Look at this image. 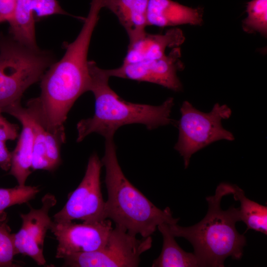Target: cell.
Listing matches in <instances>:
<instances>
[{
  "label": "cell",
  "instance_id": "cell-3",
  "mask_svg": "<svg viewBox=\"0 0 267 267\" xmlns=\"http://www.w3.org/2000/svg\"><path fill=\"white\" fill-rule=\"evenodd\" d=\"M105 139L101 161L105 169L107 219L129 233L142 237L151 236L162 223H177L179 219L173 217L169 207L158 208L129 181L119 164L113 138Z\"/></svg>",
  "mask_w": 267,
  "mask_h": 267
},
{
  "label": "cell",
  "instance_id": "cell-18",
  "mask_svg": "<svg viewBox=\"0 0 267 267\" xmlns=\"http://www.w3.org/2000/svg\"><path fill=\"white\" fill-rule=\"evenodd\" d=\"M239 201L241 221L247 225V230L253 229L267 234V207L248 199L243 189L233 185L232 194Z\"/></svg>",
  "mask_w": 267,
  "mask_h": 267
},
{
  "label": "cell",
  "instance_id": "cell-15",
  "mask_svg": "<svg viewBox=\"0 0 267 267\" xmlns=\"http://www.w3.org/2000/svg\"><path fill=\"white\" fill-rule=\"evenodd\" d=\"M149 0H103V7L111 10L126 30L129 41L139 36L147 26Z\"/></svg>",
  "mask_w": 267,
  "mask_h": 267
},
{
  "label": "cell",
  "instance_id": "cell-24",
  "mask_svg": "<svg viewBox=\"0 0 267 267\" xmlns=\"http://www.w3.org/2000/svg\"><path fill=\"white\" fill-rule=\"evenodd\" d=\"M5 142L0 140V168L8 171L11 166V152L8 151Z\"/></svg>",
  "mask_w": 267,
  "mask_h": 267
},
{
  "label": "cell",
  "instance_id": "cell-8",
  "mask_svg": "<svg viewBox=\"0 0 267 267\" xmlns=\"http://www.w3.org/2000/svg\"><path fill=\"white\" fill-rule=\"evenodd\" d=\"M181 52L175 47L162 58L124 64L113 69H106L108 75L161 85L175 91H180L182 86L177 72L183 68L180 58Z\"/></svg>",
  "mask_w": 267,
  "mask_h": 267
},
{
  "label": "cell",
  "instance_id": "cell-1",
  "mask_svg": "<svg viewBox=\"0 0 267 267\" xmlns=\"http://www.w3.org/2000/svg\"><path fill=\"white\" fill-rule=\"evenodd\" d=\"M89 91L94 96L95 110L92 117L82 119L78 123V142L93 133L102 135L105 139L113 138L120 127L128 124H141L147 129L153 130L175 123L171 118L174 105L172 97L159 106L126 101L109 86L110 77L106 69L100 68L93 61H89Z\"/></svg>",
  "mask_w": 267,
  "mask_h": 267
},
{
  "label": "cell",
  "instance_id": "cell-10",
  "mask_svg": "<svg viewBox=\"0 0 267 267\" xmlns=\"http://www.w3.org/2000/svg\"><path fill=\"white\" fill-rule=\"evenodd\" d=\"M56 202L53 195H44L40 208L31 207L28 213L20 214L21 227L16 233H13L18 254L31 257L39 266L46 263L43 254L44 242L47 231L50 229L53 222L48 215L49 211Z\"/></svg>",
  "mask_w": 267,
  "mask_h": 267
},
{
  "label": "cell",
  "instance_id": "cell-9",
  "mask_svg": "<svg viewBox=\"0 0 267 267\" xmlns=\"http://www.w3.org/2000/svg\"><path fill=\"white\" fill-rule=\"evenodd\" d=\"M112 228V222L107 219L82 223L53 221L50 230L58 242L55 257L63 259L73 253L102 248Z\"/></svg>",
  "mask_w": 267,
  "mask_h": 267
},
{
  "label": "cell",
  "instance_id": "cell-14",
  "mask_svg": "<svg viewBox=\"0 0 267 267\" xmlns=\"http://www.w3.org/2000/svg\"><path fill=\"white\" fill-rule=\"evenodd\" d=\"M34 133L32 170L53 171L61 162L60 146L65 141L49 132L26 107Z\"/></svg>",
  "mask_w": 267,
  "mask_h": 267
},
{
  "label": "cell",
  "instance_id": "cell-2",
  "mask_svg": "<svg viewBox=\"0 0 267 267\" xmlns=\"http://www.w3.org/2000/svg\"><path fill=\"white\" fill-rule=\"evenodd\" d=\"M232 191V184L221 183L215 195L206 198L208 210L200 222L188 227L169 224L175 237L184 238L192 244L200 267H222L227 258L239 260L243 256L246 237L235 227L241 221L239 208L231 206L223 210L221 206L222 197Z\"/></svg>",
  "mask_w": 267,
  "mask_h": 267
},
{
  "label": "cell",
  "instance_id": "cell-17",
  "mask_svg": "<svg viewBox=\"0 0 267 267\" xmlns=\"http://www.w3.org/2000/svg\"><path fill=\"white\" fill-rule=\"evenodd\" d=\"M32 1L16 0L13 16L8 22L12 39L26 46L37 48L35 19L31 9Z\"/></svg>",
  "mask_w": 267,
  "mask_h": 267
},
{
  "label": "cell",
  "instance_id": "cell-11",
  "mask_svg": "<svg viewBox=\"0 0 267 267\" xmlns=\"http://www.w3.org/2000/svg\"><path fill=\"white\" fill-rule=\"evenodd\" d=\"M3 112L15 117L22 126V131L14 150L11 152L10 174L17 181L18 185H25L31 174L34 147V133L28 111L20 102L13 104L3 109Z\"/></svg>",
  "mask_w": 267,
  "mask_h": 267
},
{
  "label": "cell",
  "instance_id": "cell-13",
  "mask_svg": "<svg viewBox=\"0 0 267 267\" xmlns=\"http://www.w3.org/2000/svg\"><path fill=\"white\" fill-rule=\"evenodd\" d=\"M203 9L192 8L172 0H149L147 11V26L160 27L189 24L201 25Z\"/></svg>",
  "mask_w": 267,
  "mask_h": 267
},
{
  "label": "cell",
  "instance_id": "cell-7",
  "mask_svg": "<svg viewBox=\"0 0 267 267\" xmlns=\"http://www.w3.org/2000/svg\"><path fill=\"white\" fill-rule=\"evenodd\" d=\"M102 166L97 154L93 153L89 158L82 180L63 208L54 215V222L80 220L84 222L93 223L107 219L100 179Z\"/></svg>",
  "mask_w": 267,
  "mask_h": 267
},
{
  "label": "cell",
  "instance_id": "cell-5",
  "mask_svg": "<svg viewBox=\"0 0 267 267\" xmlns=\"http://www.w3.org/2000/svg\"><path fill=\"white\" fill-rule=\"evenodd\" d=\"M180 111L179 134L174 148L183 157L185 169L197 151L219 140H234L232 134L222 124V120L228 119L231 115V110L226 105L217 103L210 112L204 113L185 101Z\"/></svg>",
  "mask_w": 267,
  "mask_h": 267
},
{
  "label": "cell",
  "instance_id": "cell-23",
  "mask_svg": "<svg viewBox=\"0 0 267 267\" xmlns=\"http://www.w3.org/2000/svg\"><path fill=\"white\" fill-rule=\"evenodd\" d=\"M0 111V140H15L18 136L19 127L17 125L11 123L6 120Z\"/></svg>",
  "mask_w": 267,
  "mask_h": 267
},
{
  "label": "cell",
  "instance_id": "cell-6",
  "mask_svg": "<svg viewBox=\"0 0 267 267\" xmlns=\"http://www.w3.org/2000/svg\"><path fill=\"white\" fill-rule=\"evenodd\" d=\"M151 236L137 239L124 228L116 225L104 246L99 250L78 252L63 258V266L71 267H136L140 255L149 250Z\"/></svg>",
  "mask_w": 267,
  "mask_h": 267
},
{
  "label": "cell",
  "instance_id": "cell-19",
  "mask_svg": "<svg viewBox=\"0 0 267 267\" xmlns=\"http://www.w3.org/2000/svg\"><path fill=\"white\" fill-rule=\"evenodd\" d=\"M247 16L242 22L247 33L267 35V0H251L246 5Z\"/></svg>",
  "mask_w": 267,
  "mask_h": 267
},
{
  "label": "cell",
  "instance_id": "cell-12",
  "mask_svg": "<svg viewBox=\"0 0 267 267\" xmlns=\"http://www.w3.org/2000/svg\"><path fill=\"white\" fill-rule=\"evenodd\" d=\"M185 40L182 31L175 28L163 34H151L146 31L129 41L127 54L123 63L156 59L166 55L167 48L177 47Z\"/></svg>",
  "mask_w": 267,
  "mask_h": 267
},
{
  "label": "cell",
  "instance_id": "cell-20",
  "mask_svg": "<svg viewBox=\"0 0 267 267\" xmlns=\"http://www.w3.org/2000/svg\"><path fill=\"white\" fill-rule=\"evenodd\" d=\"M38 186L18 185L10 188H0V212L17 204L26 203L39 192Z\"/></svg>",
  "mask_w": 267,
  "mask_h": 267
},
{
  "label": "cell",
  "instance_id": "cell-4",
  "mask_svg": "<svg viewBox=\"0 0 267 267\" xmlns=\"http://www.w3.org/2000/svg\"><path fill=\"white\" fill-rule=\"evenodd\" d=\"M50 53L0 38V111L17 102L52 64Z\"/></svg>",
  "mask_w": 267,
  "mask_h": 267
},
{
  "label": "cell",
  "instance_id": "cell-16",
  "mask_svg": "<svg viewBox=\"0 0 267 267\" xmlns=\"http://www.w3.org/2000/svg\"><path fill=\"white\" fill-rule=\"evenodd\" d=\"M157 228L163 236V246L160 255L153 261L152 267H200L195 254L185 252L177 243L169 224L162 223Z\"/></svg>",
  "mask_w": 267,
  "mask_h": 267
},
{
  "label": "cell",
  "instance_id": "cell-22",
  "mask_svg": "<svg viewBox=\"0 0 267 267\" xmlns=\"http://www.w3.org/2000/svg\"><path fill=\"white\" fill-rule=\"evenodd\" d=\"M31 9L35 20L54 14H68L57 0H32Z\"/></svg>",
  "mask_w": 267,
  "mask_h": 267
},
{
  "label": "cell",
  "instance_id": "cell-21",
  "mask_svg": "<svg viewBox=\"0 0 267 267\" xmlns=\"http://www.w3.org/2000/svg\"><path fill=\"white\" fill-rule=\"evenodd\" d=\"M7 223L6 219H0V267H18L14 262L18 254L13 238V233Z\"/></svg>",
  "mask_w": 267,
  "mask_h": 267
},
{
  "label": "cell",
  "instance_id": "cell-25",
  "mask_svg": "<svg viewBox=\"0 0 267 267\" xmlns=\"http://www.w3.org/2000/svg\"><path fill=\"white\" fill-rule=\"evenodd\" d=\"M6 219V213L4 211L2 212H0V219Z\"/></svg>",
  "mask_w": 267,
  "mask_h": 267
}]
</instances>
